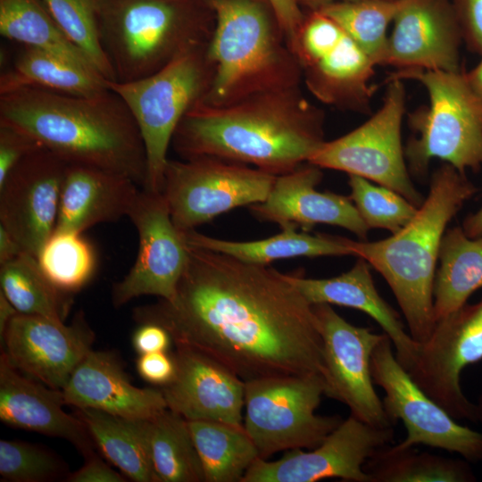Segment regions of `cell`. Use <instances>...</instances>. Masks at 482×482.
<instances>
[{
	"instance_id": "6da1fadb",
	"label": "cell",
	"mask_w": 482,
	"mask_h": 482,
	"mask_svg": "<svg viewBox=\"0 0 482 482\" xmlns=\"http://www.w3.org/2000/svg\"><path fill=\"white\" fill-rule=\"evenodd\" d=\"M187 245L175 295L134 309L137 322L162 325L176 346L211 356L244 381L323 378L322 338L313 305L286 274Z\"/></svg>"
},
{
	"instance_id": "7a4b0ae2",
	"label": "cell",
	"mask_w": 482,
	"mask_h": 482,
	"mask_svg": "<svg viewBox=\"0 0 482 482\" xmlns=\"http://www.w3.org/2000/svg\"><path fill=\"white\" fill-rule=\"evenodd\" d=\"M323 126L322 110L296 86L224 106L196 103L171 145L183 159L213 156L278 176L309 161L325 141Z\"/></svg>"
},
{
	"instance_id": "3957f363",
	"label": "cell",
	"mask_w": 482,
	"mask_h": 482,
	"mask_svg": "<svg viewBox=\"0 0 482 482\" xmlns=\"http://www.w3.org/2000/svg\"><path fill=\"white\" fill-rule=\"evenodd\" d=\"M0 122L27 132L67 164L120 173L145 187L146 157L139 129L110 88L94 96L37 87L2 94Z\"/></svg>"
},
{
	"instance_id": "277c9868",
	"label": "cell",
	"mask_w": 482,
	"mask_h": 482,
	"mask_svg": "<svg viewBox=\"0 0 482 482\" xmlns=\"http://www.w3.org/2000/svg\"><path fill=\"white\" fill-rule=\"evenodd\" d=\"M477 187L453 166L444 163L431 178L428 196L400 231L377 241L342 237L352 254L364 259L390 287L418 343L435 325L433 289L446 227Z\"/></svg>"
},
{
	"instance_id": "5b68a950",
	"label": "cell",
	"mask_w": 482,
	"mask_h": 482,
	"mask_svg": "<svg viewBox=\"0 0 482 482\" xmlns=\"http://www.w3.org/2000/svg\"><path fill=\"white\" fill-rule=\"evenodd\" d=\"M215 24L207 45L210 85L197 102L224 106L299 86L300 65L276 18L261 0H208Z\"/></svg>"
},
{
	"instance_id": "8992f818",
	"label": "cell",
	"mask_w": 482,
	"mask_h": 482,
	"mask_svg": "<svg viewBox=\"0 0 482 482\" xmlns=\"http://www.w3.org/2000/svg\"><path fill=\"white\" fill-rule=\"evenodd\" d=\"M101 42L116 80L147 77L212 31L188 0H98Z\"/></svg>"
},
{
	"instance_id": "52a82bcc",
	"label": "cell",
	"mask_w": 482,
	"mask_h": 482,
	"mask_svg": "<svg viewBox=\"0 0 482 482\" xmlns=\"http://www.w3.org/2000/svg\"><path fill=\"white\" fill-rule=\"evenodd\" d=\"M415 79L427 89L429 104L409 114L414 132L405 146L410 170L426 174L438 158L464 173L482 167V101L460 71L397 70L387 79Z\"/></svg>"
},
{
	"instance_id": "ba28073f",
	"label": "cell",
	"mask_w": 482,
	"mask_h": 482,
	"mask_svg": "<svg viewBox=\"0 0 482 482\" xmlns=\"http://www.w3.org/2000/svg\"><path fill=\"white\" fill-rule=\"evenodd\" d=\"M207 43L181 52L154 73L133 81H108L139 129L146 157L145 190L162 193L167 153L185 114L206 92L212 75Z\"/></svg>"
},
{
	"instance_id": "9c48e42d",
	"label": "cell",
	"mask_w": 482,
	"mask_h": 482,
	"mask_svg": "<svg viewBox=\"0 0 482 482\" xmlns=\"http://www.w3.org/2000/svg\"><path fill=\"white\" fill-rule=\"evenodd\" d=\"M325 383L319 374L245 381L244 428L261 459L293 449H313L341 423L316 413Z\"/></svg>"
},
{
	"instance_id": "30bf717a",
	"label": "cell",
	"mask_w": 482,
	"mask_h": 482,
	"mask_svg": "<svg viewBox=\"0 0 482 482\" xmlns=\"http://www.w3.org/2000/svg\"><path fill=\"white\" fill-rule=\"evenodd\" d=\"M276 175L213 156L168 160L162 193L175 226L195 229L218 215L262 202Z\"/></svg>"
},
{
	"instance_id": "8fae6325",
	"label": "cell",
	"mask_w": 482,
	"mask_h": 482,
	"mask_svg": "<svg viewBox=\"0 0 482 482\" xmlns=\"http://www.w3.org/2000/svg\"><path fill=\"white\" fill-rule=\"evenodd\" d=\"M387 81L380 108L355 129L325 140L308 162L362 177L396 191L420 207L424 198L410 179L401 138L405 87L402 79Z\"/></svg>"
},
{
	"instance_id": "7c38bea8",
	"label": "cell",
	"mask_w": 482,
	"mask_h": 482,
	"mask_svg": "<svg viewBox=\"0 0 482 482\" xmlns=\"http://www.w3.org/2000/svg\"><path fill=\"white\" fill-rule=\"evenodd\" d=\"M308 90L339 109L370 113L376 66L333 20L319 11L305 16L291 46Z\"/></svg>"
},
{
	"instance_id": "4fadbf2b",
	"label": "cell",
	"mask_w": 482,
	"mask_h": 482,
	"mask_svg": "<svg viewBox=\"0 0 482 482\" xmlns=\"http://www.w3.org/2000/svg\"><path fill=\"white\" fill-rule=\"evenodd\" d=\"M370 371L386 394L382 402L387 416L405 427L406 437L397 446L424 445L458 453L469 462L482 461V432L458 423L412 380L386 335L374 349Z\"/></svg>"
},
{
	"instance_id": "5bb4252c",
	"label": "cell",
	"mask_w": 482,
	"mask_h": 482,
	"mask_svg": "<svg viewBox=\"0 0 482 482\" xmlns=\"http://www.w3.org/2000/svg\"><path fill=\"white\" fill-rule=\"evenodd\" d=\"M481 360L482 299L437 320L407 372L453 419L477 422L476 403L465 396L460 378L466 367Z\"/></svg>"
},
{
	"instance_id": "9a60e30c",
	"label": "cell",
	"mask_w": 482,
	"mask_h": 482,
	"mask_svg": "<svg viewBox=\"0 0 482 482\" xmlns=\"http://www.w3.org/2000/svg\"><path fill=\"white\" fill-rule=\"evenodd\" d=\"M312 305L322 338L325 395L345 404L351 415L365 423L394 427L370 371L374 349L386 334L349 323L331 304Z\"/></svg>"
},
{
	"instance_id": "2e32d148",
	"label": "cell",
	"mask_w": 482,
	"mask_h": 482,
	"mask_svg": "<svg viewBox=\"0 0 482 482\" xmlns=\"http://www.w3.org/2000/svg\"><path fill=\"white\" fill-rule=\"evenodd\" d=\"M128 217L137 232L138 251L129 271L112 287L113 306L141 295L172 299L187 263L188 245L162 193L141 188Z\"/></svg>"
},
{
	"instance_id": "e0dca14e",
	"label": "cell",
	"mask_w": 482,
	"mask_h": 482,
	"mask_svg": "<svg viewBox=\"0 0 482 482\" xmlns=\"http://www.w3.org/2000/svg\"><path fill=\"white\" fill-rule=\"evenodd\" d=\"M394 436V427H375L350 414L311 451L289 450L277 461L258 458L241 482H314L334 478L370 482L363 466L378 449L393 442Z\"/></svg>"
},
{
	"instance_id": "ac0fdd59",
	"label": "cell",
	"mask_w": 482,
	"mask_h": 482,
	"mask_svg": "<svg viewBox=\"0 0 482 482\" xmlns=\"http://www.w3.org/2000/svg\"><path fill=\"white\" fill-rule=\"evenodd\" d=\"M66 164L41 148L21 160L0 185V226L35 257L55 230Z\"/></svg>"
},
{
	"instance_id": "d6986e66",
	"label": "cell",
	"mask_w": 482,
	"mask_h": 482,
	"mask_svg": "<svg viewBox=\"0 0 482 482\" xmlns=\"http://www.w3.org/2000/svg\"><path fill=\"white\" fill-rule=\"evenodd\" d=\"M94 340L95 333L82 312L70 325L18 313L0 338L2 351L17 370L60 391L91 350Z\"/></svg>"
},
{
	"instance_id": "ffe728a7",
	"label": "cell",
	"mask_w": 482,
	"mask_h": 482,
	"mask_svg": "<svg viewBox=\"0 0 482 482\" xmlns=\"http://www.w3.org/2000/svg\"><path fill=\"white\" fill-rule=\"evenodd\" d=\"M383 65L460 71L461 28L451 0H398Z\"/></svg>"
},
{
	"instance_id": "44dd1931",
	"label": "cell",
	"mask_w": 482,
	"mask_h": 482,
	"mask_svg": "<svg viewBox=\"0 0 482 482\" xmlns=\"http://www.w3.org/2000/svg\"><path fill=\"white\" fill-rule=\"evenodd\" d=\"M321 168L308 162L276 176L262 202L249 207L259 220L276 223L281 229L308 232L316 224L337 226L365 239L369 228L350 197L316 189L322 179Z\"/></svg>"
},
{
	"instance_id": "7402d4cb",
	"label": "cell",
	"mask_w": 482,
	"mask_h": 482,
	"mask_svg": "<svg viewBox=\"0 0 482 482\" xmlns=\"http://www.w3.org/2000/svg\"><path fill=\"white\" fill-rule=\"evenodd\" d=\"M173 380L162 386L167 408L188 421L212 420L243 426L245 381L211 356L176 346Z\"/></svg>"
},
{
	"instance_id": "603a6c76",
	"label": "cell",
	"mask_w": 482,
	"mask_h": 482,
	"mask_svg": "<svg viewBox=\"0 0 482 482\" xmlns=\"http://www.w3.org/2000/svg\"><path fill=\"white\" fill-rule=\"evenodd\" d=\"M62 391L26 377L0 356V419L6 425L62 438L86 458L95 453V443L84 421L68 414Z\"/></svg>"
},
{
	"instance_id": "cb8c5ba5",
	"label": "cell",
	"mask_w": 482,
	"mask_h": 482,
	"mask_svg": "<svg viewBox=\"0 0 482 482\" xmlns=\"http://www.w3.org/2000/svg\"><path fill=\"white\" fill-rule=\"evenodd\" d=\"M65 404L129 419H148L167 408L161 389L131 384L116 356L90 350L62 390Z\"/></svg>"
},
{
	"instance_id": "d4e9b609",
	"label": "cell",
	"mask_w": 482,
	"mask_h": 482,
	"mask_svg": "<svg viewBox=\"0 0 482 482\" xmlns=\"http://www.w3.org/2000/svg\"><path fill=\"white\" fill-rule=\"evenodd\" d=\"M138 187L120 173L66 164L54 231L83 233L95 225L128 217Z\"/></svg>"
},
{
	"instance_id": "484cf974",
	"label": "cell",
	"mask_w": 482,
	"mask_h": 482,
	"mask_svg": "<svg viewBox=\"0 0 482 482\" xmlns=\"http://www.w3.org/2000/svg\"><path fill=\"white\" fill-rule=\"evenodd\" d=\"M370 265L358 257L346 272L328 278H308L286 274L287 278L312 304L328 303L357 309L371 317L390 338L395 357L406 371L413 364L420 347L407 333L397 312L378 292Z\"/></svg>"
},
{
	"instance_id": "4316f807",
	"label": "cell",
	"mask_w": 482,
	"mask_h": 482,
	"mask_svg": "<svg viewBox=\"0 0 482 482\" xmlns=\"http://www.w3.org/2000/svg\"><path fill=\"white\" fill-rule=\"evenodd\" d=\"M108 81L63 56L24 46L11 69L0 76V95L37 87L77 96H94L109 89Z\"/></svg>"
},
{
	"instance_id": "83f0119b",
	"label": "cell",
	"mask_w": 482,
	"mask_h": 482,
	"mask_svg": "<svg viewBox=\"0 0 482 482\" xmlns=\"http://www.w3.org/2000/svg\"><path fill=\"white\" fill-rule=\"evenodd\" d=\"M182 232L190 245L221 253L252 264L269 265L276 260L294 257L353 255L342 237L311 235L297 229H281L275 236L253 241L215 238L195 229Z\"/></svg>"
},
{
	"instance_id": "f1b7e54d",
	"label": "cell",
	"mask_w": 482,
	"mask_h": 482,
	"mask_svg": "<svg viewBox=\"0 0 482 482\" xmlns=\"http://www.w3.org/2000/svg\"><path fill=\"white\" fill-rule=\"evenodd\" d=\"M438 261L433 289L436 322L462 307L482 287V236L471 238L460 227L446 230Z\"/></svg>"
},
{
	"instance_id": "f546056e",
	"label": "cell",
	"mask_w": 482,
	"mask_h": 482,
	"mask_svg": "<svg viewBox=\"0 0 482 482\" xmlns=\"http://www.w3.org/2000/svg\"><path fill=\"white\" fill-rule=\"evenodd\" d=\"M96 448L129 479L156 482L144 419H129L91 408H77Z\"/></svg>"
},
{
	"instance_id": "4dcf8cb0",
	"label": "cell",
	"mask_w": 482,
	"mask_h": 482,
	"mask_svg": "<svg viewBox=\"0 0 482 482\" xmlns=\"http://www.w3.org/2000/svg\"><path fill=\"white\" fill-rule=\"evenodd\" d=\"M144 427L156 482L204 481L186 419L166 408L144 419Z\"/></svg>"
},
{
	"instance_id": "1f68e13d",
	"label": "cell",
	"mask_w": 482,
	"mask_h": 482,
	"mask_svg": "<svg viewBox=\"0 0 482 482\" xmlns=\"http://www.w3.org/2000/svg\"><path fill=\"white\" fill-rule=\"evenodd\" d=\"M204 482H241L260 458L244 426L212 420L188 421Z\"/></svg>"
},
{
	"instance_id": "d6a6232c",
	"label": "cell",
	"mask_w": 482,
	"mask_h": 482,
	"mask_svg": "<svg viewBox=\"0 0 482 482\" xmlns=\"http://www.w3.org/2000/svg\"><path fill=\"white\" fill-rule=\"evenodd\" d=\"M370 482H475L469 461L386 445L363 466Z\"/></svg>"
},
{
	"instance_id": "836d02e7",
	"label": "cell",
	"mask_w": 482,
	"mask_h": 482,
	"mask_svg": "<svg viewBox=\"0 0 482 482\" xmlns=\"http://www.w3.org/2000/svg\"><path fill=\"white\" fill-rule=\"evenodd\" d=\"M0 34L23 46L52 52L99 73L62 33L41 0H0Z\"/></svg>"
},
{
	"instance_id": "e575fe53",
	"label": "cell",
	"mask_w": 482,
	"mask_h": 482,
	"mask_svg": "<svg viewBox=\"0 0 482 482\" xmlns=\"http://www.w3.org/2000/svg\"><path fill=\"white\" fill-rule=\"evenodd\" d=\"M0 286L19 313L64 322L71 295L56 288L41 270L37 257L22 253L0 266Z\"/></svg>"
},
{
	"instance_id": "d590c367",
	"label": "cell",
	"mask_w": 482,
	"mask_h": 482,
	"mask_svg": "<svg viewBox=\"0 0 482 482\" xmlns=\"http://www.w3.org/2000/svg\"><path fill=\"white\" fill-rule=\"evenodd\" d=\"M397 4L398 0L340 1L319 12L338 24L375 65H383L388 39L386 30Z\"/></svg>"
},
{
	"instance_id": "8d00e7d4",
	"label": "cell",
	"mask_w": 482,
	"mask_h": 482,
	"mask_svg": "<svg viewBox=\"0 0 482 482\" xmlns=\"http://www.w3.org/2000/svg\"><path fill=\"white\" fill-rule=\"evenodd\" d=\"M82 234L54 231L37 256L45 276L68 295L81 290L96 270V251Z\"/></svg>"
},
{
	"instance_id": "74e56055",
	"label": "cell",
	"mask_w": 482,
	"mask_h": 482,
	"mask_svg": "<svg viewBox=\"0 0 482 482\" xmlns=\"http://www.w3.org/2000/svg\"><path fill=\"white\" fill-rule=\"evenodd\" d=\"M66 37L107 80L115 81L99 30L98 0H41Z\"/></svg>"
},
{
	"instance_id": "f35d334b",
	"label": "cell",
	"mask_w": 482,
	"mask_h": 482,
	"mask_svg": "<svg viewBox=\"0 0 482 482\" xmlns=\"http://www.w3.org/2000/svg\"><path fill=\"white\" fill-rule=\"evenodd\" d=\"M351 200L369 229L400 231L418 208L396 191L356 175H349Z\"/></svg>"
},
{
	"instance_id": "ab89813d",
	"label": "cell",
	"mask_w": 482,
	"mask_h": 482,
	"mask_svg": "<svg viewBox=\"0 0 482 482\" xmlns=\"http://www.w3.org/2000/svg\"><path fill=\"white\" fill-rule=\"evenodd\" d=\"M66 463L54 453L22 441L0 440V475L10 482H48L69 475Z\"/></svg>"
},
{
	"instance_id": "60d3db41",
	"label": "cell",
	"mask_w": 482,
	"mask_h": 482,
	"mask_svg": "<svg viewBox=\"0 0 482 482\" xmlns=\"http://www.w3.org/2000/svg\"><path fill=\"white\" fill-rule=\"evenodd\" d=\"M41 148V144L27 132L0 122V185L21 160Z\"/></svg>"
},
{
	"instance_id": "b9f144b4",
	"label": "cell",
	"mask_w": 482,
	"mask_h": 482,
	"mask_svg": "<svg viewBox=\"0 0 482 482\" xmlns=\"http://www.w3.org/2000/svg\"><path fill=\"white\" fill-rule=\"evenodd\" d=\"M452 3L462 39L472 51L482 55V0H452Z\"/></svg>"
},
{
	"instance_id": "7bdbcfd3",
	"label": "cell",
	"mask_w": 482,
	"mask_h": 482,
	"mask_svg": "<svg viewBox=\"0 0 482 482\" xmlns=\"http://www.w3.org/2000/svg\"><path fill=\"white\" fill-rule=\"evenodd\" d=\"M136 366L143 379L161 387L170 383L177 371L174 356L167 352L139 354Z\"/></svg>"
},
{
	"instance_id": "ee69618b",
	"label": "cell",
	"mask_w": 482,
	"mask_h": 482,
	"mask_svg": "<svg viewBox=\"0 0 482 482\" xmlns=\"http://www.w3.org/2000/svg\"><path fill=\"white\" fill-rule=\"evenodd\" d=\"M275 15L289 48L293 46L305 15L297 0H264Z\"/></svg>"
},
{
	"instance_id": "f6af8a7d",
	"label": "cell",
	"mask_w": 482,
	"mask_h": 482,
	"mask_svg": "<svg viewBox=\"0 0 482 482\" xmlns=\"http://www.w3.org/2000/svg\"><path fill=\"white\" fill-rule=\"evenodd\" d=\"M171 343L169 331L154 322L139 323L132 337L133 347L139 354L167 352Z\"/></svg>"
},
{
	"instance_id": "bcb514c9",
	"label": "cell",
	"mask_w": 482,
	"mask_h": 482,
	"mask_svg": "<svg viewBox=\"0 0 482 482\" xmlns=\"http://www.w3.org/2000/svg\"><path fill=\"white\" fill-rule=\"evenodd\" d=\"M85 464L74 472H70L68 482H124L126 478L107 465L96 453L85 458Z\"/></svg>"
},
{
	"instance_id": "7dc6e473",
	"label": "cell",
	"mask_w": 482,
	"mask_h": 482,
	"mask_svg": "<svg viewBox=\"0 0 482 482\" xmlns=\"http://www.w3.org/2000/svg\"><path fill=\"white\" fill-rule=\"evenodd\" d=\"M22 253L24 251L18 241L0 226V266L12 261Z\"/></svg>"
},
{
	"instance_id": "c3c4849f",
	"label": "cell",
	"mask_w": 482,
	"mask_h": 482,
	"mask_svg": "<svg viewBox=\"0 0 482 482\" xmlns=\"http://www.w3.org/2000/svg\"><path fill=\"white\" fill-rule=\"evenodd\" d=\"M19 312L8 298L0 291V338L3 337L8 324Z\"/></svg>"
},
{
	"instance_id": "681fc988",
	"label": "cell",
	"mask_w": 482,
	"mask_h": 482,
	"mask_svg": "<svg viewBox=\"0 0 482 482\" xmlns=\"http://www.w3.org/2000/svg\"><path fill=\"white\" fill-rule=\"evenodd\" d=\"M462 229L471 238L482 236V207L473 214H470L463 221Z\"/></svg>"
},
{
	"instance_id": "f907efd6",
	"label": "cell",
	"mask_w": 482,
	"mask_h": 482,
	"mask_svg": "<svg viewBox=\"0 0 482 482\" xmlns=\"http://www.w3.org/2000/svg\"><path fill=\"white\" fill-rule=\"evenodd\" d=\"M465 74L472 90L482 101V60L474 69Z\"/></svg>"
},
{
	"instance_id": "816d5d0a",
	"label": "cell",
	"mask_w": 482,
	"mask_h": 482,
	"mask_svg": "<svg viewBox=\"0 0 482 482\" xmlns=\"http://www.w3.org/2000/svg\"><path fill=\"white\" fill-rule=\"evenodd\" d=\"M301 2L302 4H304L308 7L311 12L319 11L322 7L340 1H354V0H297Z\"/></svg>"
},
{
	"instance_id": "f5cc1de1",
	"label": "cell",
	"mask_w": 482,
	"mask_h": 482,
	"mask_svg": "<svg viewBox=\"0 0 482 482\" xmlns=\"http://www.w3.org/2000/svg\"><path fill=\"white\" fill-rule=\"evenodd\" d=\"M476 418L477 422L482 424V392L478 396V402L476 403Z\"/></svg>"
}]
</instances>
